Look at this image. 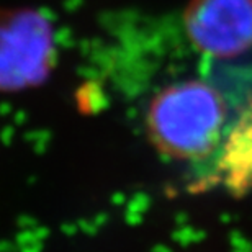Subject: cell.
<instances>
[{
    "mask_svg": "<svg viewBox=\"0 0 252 252\" xmlns=\"http://www.w3.org/2000/svg\"><path fill=\"white\" fill-rule=\"evenodd\" d=\"M182 25L201 58H238L252 48V0H190Z\"/></svg>",
    "mask_w": 252,
    "mask_h": 252,
    "instance_id": "cell-3",
    "label": "cell"
},
{
    "mask_svg": "<svg viewBox=\"0 0 252 252\" xmlns=\"http://www.w3.org/2000/svg\"><path fill=\"white\" fill-rule=\"evenodd\" d=\"M251 103L252 69L210 65L156 89L143 110L144 133L160 154L193 170L196 189H211L221 156Z\"/></svg>",
    "mask_w": 252,
    "mask_h": 252,
    "instance_id": "cell-1",
    "label": "cell"
},
{
    "mask_svg": "<svg viewBox=\"0 0 252 252\" xmlns=\"http://www.w3.org/2000/svg\"><path fill=\"white\" fill-rule=\"evenodd\" d=\"M54 61L51 22L36 10H0V92L41 84Z\"/></svg>",
    "mask_w": 252,
    "mask_h": 252,
    "instance_id": "cell-2",
    "label": "cell"
}]
</instances>
